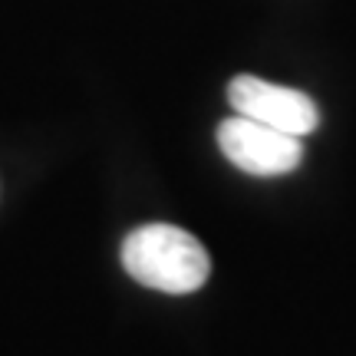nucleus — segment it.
I'll list each match as a JSON object with an SVG mask.
<instances>
[{"mask_svg": "<svg viewBox=\"0 0 356 356\" xmlns=\"http://www.w3.org/2000/svg\"><path fill=\"white\" fill-rule=\"evenodd\" d=\"M218 145L234 168L248 175L274 178L287 175L304 162V142L300 136H287L280 129L254 122L248 115H231L218 126Z\"/></svg>", "mask_w": 356, "mask_h": 356, "instance_id": "f03ea898", "label": "nucleus"}, {"mask_svg": "<svg viewBox=\"0 0 356 356\" xmlns=\"http://www.w3.org/2000/svg\"><path fill=\"white\" fill-rule=\"evenodd\" d=\"M122 267L132 280L162 293H191L211 274L204 244L175 225H142L132 231L122 241Z\"/></svg>", "mask_w": 356, "mask_h": 356, "instance_id": "f257e3e1", "label": "nucleus"}, {"mask_svg": "<svg viewBox=\"0 0 356 356\" xmlns=\"http://www.w3.org/2000/svg\"><path fill=\"white\" fill-rule=\"evenodd\" d=\"M228 102L238 115H248L254 122H264V126L280 129L287 136H300V139L310 136L320 122V113L310 96L291 86L248 76V73L228 83Z\"/></svg>", "mask_w": 356, "mask_h": 356, "instance_id": "7ed1b4c3", "label": "nucleus"}]
</instances>
